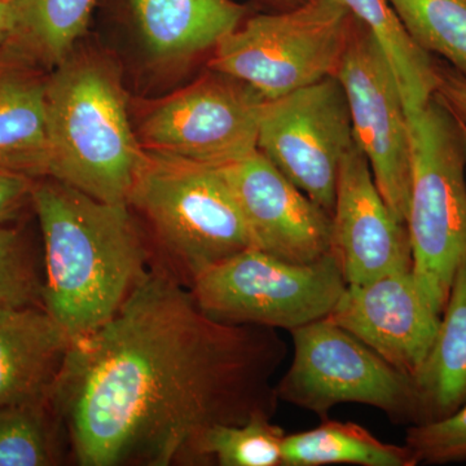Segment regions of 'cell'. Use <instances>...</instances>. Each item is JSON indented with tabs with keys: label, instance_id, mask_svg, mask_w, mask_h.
Instances as JSON below:
<instances>
[{
	"label": "cell",
	"instance_id": "1",
	"mask_svg": "<svg viewBox=\"0 0 466 466\" xmlns=\"http://www.w3.org/2000/svg\"><path fill=\"white\" fill-rule=\"evenodd\" d=\"M278 330L220 323L164 265L108 323L73 343L51 395L76 464L205 465L216 425L274 416Z\"/></svg>",
	"mask_w": 466,
	"mask_h": 466
},
{
	"label": "cell",
	"instance_id": "2",
	"mask_svg": "<svg viewBox=\"0 0 466 466\" xmlns=\"http://www.w3.org/2000/svg\"><path fill=\"white\" fill-rule=\"evenodd\" d=\"M32 202L45 242L43 308L76 343L99 330L147 275L149 254L130 207L50 179Z\"/></svg>",
	"mask_w": 466,
	"mask_h": 466
},
{
	"label": "cell",
	"instance_id": "3",
	"mask_svg": "<svg viewBox=\"0 0 466 466\" xmlns=\"http://www.w3.org/2000/svg\"><path fill=\"white\" fill-rule=\"evenodd\" d=\"M47 177L109 204L128 205L146 158L115 67L67 56L46 84Z\"/></svg>",
	"mask_w": 466,
	"mask_h": 466
},
{
	"label": "cell",
	"instance_id": "4",
	"mask_svg": "<svg viewBox=\"0 0 466 466\" xmlns=\"http://www.w3.org/2000/svg\"><path fill=\"white\" fill-rule=\"evenodd\" d=\"M410 144L407 229L420 289L441 315L466 265V144L458 118L437 96L406 109Z\"/></svg>",
	"mask_w": 466,
	"mask_h": 466
},
{
	"label": "cell",
	"instance_id": "5",
	"mask_svg": "<svg viewBox=\"0 0 466 466\" xmlns=\"http://www.w3.org/2000/svg\"><path fill=\"white\" fill-rule=\"evenodd\" d=\"M128 207L148 220L184 285L229 257L253 248L231 187L219 167L146 150Z\"/></svg>",
	"mask_w": 466,
	"mask_h": 466
},
{
	"label": "cell",
	"instance_id": "6",
	"mask_svg": "<svg viewBox=\"0 0 466 466\" xmlns=\"http://www.w3.org/2000/svg\"><path fill=\"white\" fill-rule=\"evenodd\" d=\"M355 17L342 0H306L226 34L208 67L276 100L336 76Z\"/></svg>",
	"mask_w": 466,
	"mask_h": 466
},
{
	"label": "cell",
	"instance_id": "7",
	"mask_svg": "<svg viewBox=\"0 0 466 466\" xmlns=\"http://www.w3.org/2000/svg\"><path fill=\"white\" fill-rule=\"evenodd\" d=\"M293 360L276 383L279 401L328 419L342 403L377 408L397 424L421 422L415 380L330 319L290 330Z\"/></svg>",
	"mask_w": 466,
	"mask_h": 466
},
{
	"label": "cell",
	"instance_id": "8",
	"mask_svg": "<svg viewBox=\"0 0 466 466\" xmlns=\"http://www.w3.org/2000/svg\"><path fill=\"white\" fill-rule=\"evenodd\" d=\"M346 285L333 253L291 263L249 248L202 272L189 290L198 308L220 323L290 332L327 318Z\"/></svg>",
	"mask_w": 466,
	"mask_h": 466
},
{
	"label": "cell",
	"instance_id": "9",
	"mask_svg": "<svg viewBox=\"0 0 466 466\" xmlns=\"http://www.w3.org/2000/svg\"><path fill=\"white\" fill-rule=\"evenodd\" d=\"M354 144L348 100L336 76L263 106L257 148L330 216L342 161Z\"/></svg>",
	"mask_w": 466,
	"mask_h": 466
},
{
	"label": "cell",
	"instance_id": "10",
	"mask_svg": "<svg viewBox=\"0 0 466 466\" xmlns=\"http://www.w3.org/2000/svg\"><path fill=\"white\" fill-rule=\"evenodd\" d=\"M265 97L233 76L214 72L149 110L139 127L143 148L225 167L257 148Z\"/></svg>",
	"mask_w": 466,
	"mask_h": 466
},
{
	"label": "cell",
	"instance_id": "11",
	"mask_svg": "<svg viewBox=\"0 0 466 466\" xmlns=\"http://www.w3.org/2000/svg\"><path fill=\"white\" fill-rule=\"evenodd\" d=\"M336 76L348 100L354 142L383 200L406 225L412 174L406 106L385 52L357 18Z\"/></svg>",
	"mask_w": 466,
	"mask_h": 466
},
{
	"label": "cell",
	"instance_id": "12",
	"mask_svg": "<svg viewBox=\"0 0 466 466\" xmlns=\"http://www.w3.org/2000/svg\"><path fill=\"white\" fill-rule=\"evenodd\" d=\"M256 249L291 263L332 253V216L284 177L260 150L219 167Z\"/></svg>",
	"mask_w": 466,
	"mask_h": 466
},
{
	"label": "cell",
	"instance_id": "13",
	"mask_svg": "<svg viewBox=\"0 0 466 466\" xmlns=\"http://www.w3.org/2000/svg\"><path fill=\"white\" fill-rule=\"evenodd\" d=\"M332 253L348 285L412 269L407 225L392 214L357 144L343 158L332 213Z\"/></svg>",
	"mask_w": 466,
	"mask_h": 466
},
{
	"label": "cell",
	"instance_id": "14",
	"mask_svg": "<svg viewBox=\"0 0 466 466\" xmlns=\"http://www.w3.org/2000/svg\"><path fill=\"white\" fill-rule=\"evenodd\" d=\"M327 318L410 377L421 367L441 321L412 269L346 285Z\"/></svg>",
	"mask_w": 466,
	"mask_h": 466
},
{
	"label": "cell",
	"instance_id": "15",
	"mask_svg": "<svg viewBox=\"0 0 466 466\" xmlns=\"http://www.w3.org/2000/svg\"><path fill=\"white\" fill-rule=\"evenodd\" d=\"M70 348L43 306L0 309V407L50 401Z\"/></svg>",
	"mask_w": 466,
	"mask_h": 466
},
{
	"label": "cell",
	"instance_id": "16",
	"mask_svg": "<svg viewBox=\"0 0 466 466\" xmlns=\"http://www.w3.org/2000/svg\"><path fill=\"white\" fill-rule=\"evenodd\" d=\"M131 5L147 47L164 60L216 47L248 12L233 0H131Z\"/></svg>",
	"mask_w": 466,
	"mask_h": 466
},
{
	"label": "cell",
	"instance_id": "17",
	"mask_svg": "<svg viewBox=\"0 0 466 466\" xmlns=\"http://www.w3.org/2000/svg\"><path fill=\"white\" fill-rule=\"evenodd\" d=\"M46 84L25 66H0V170L47 177Z\"/></svg>",
	"mask_w": 466,
	"mask_h": 466
},
{
	"label": "cell",
	"instance_id": "18",
	"mask_svg": "<svg viewBox=\"0 0 466 466\" xmlns=\"http://www.w3.org/2000/svg\"><path fill=\"white\" fill-rule=\"evenodd\" d=\"M413 380L420 424L444 419L466 404V265L456 274L434 341Z\"/></svg>",
	"mask_w": 466,
	"mask_h": 466
},
{
	"label": "cell",
	"instance_id": "19",
	"mask_svg": "<svg viewBox=\"0 0 466 466\" xmlns=\"http://www.w3.org/2000/svg\"><path fill=\"white\" fill-rule=\"evenodd\" d=\"M416 466L412 451L385 443L364 426L325 419L317 428L285 435L283 466Z\"/></svg>",
	"mask_w": 466,
	"mask_h": 466
},
{
	"label": "cell",
	"instance_id": "20",
	"mask_svg": "<svg viewBox=\"0 0 466 466\" xmlns=\"http://www.w3.org/2000/svg\"><path fill=\"white\" fill-rule=\"evenodd\" d=\"M95 0H12L7 41L26 60L56 67L84 34Z\"/></svg>",
	"mask_w": 466,
	"mask_h": 466
},
{
	"label": "cell",
	"instance_id": "21",
	"mask_svg": "<svg viewBox=\"0 0 466 466\" xmlns=\"http://www.w3.org/2000/svg\"><path fill=\"white\" fill-rule=\"evenodd\" d=\"M352 16L366 25L381 46L406 109L420 108L434 96L437 61L410 38L388 0H342Z\"/></svg>",
	"mask_w": 466,
	"mask_h": 466
},
{
	"label": "cell",
	"instance_id": "22",
	"mask_svg": "<svg viewBox=\"0 0 466 466\" xmlns=\"http://www.w3.org/2000/svg\"><path fill=\"white\" fill-rule=\"evenodd\" d=\"M410 38L466 78V0H388Z\"/></svg>",
	"mask_w": 466,
	"mask_h": 466
},
{
	"label": "cell",
	"instance_id": "23",
	"mask_svg": "<svg viewBox=\"0 0 466 466\" xmlns=\"http://www.w3.org/2000/svg\"><path fill=\"white\" fill-rule=\"evenodd\" d=\"M61 434L51 400L0 407V466L60 464Z\"/></svg>",
	"mask_w": 466,
	"mask_h": 466
},
{
	"label": "cell",
	"instance_id": "24",
	"mask_svg": "<svg viewBox=\"0 0 466 466\" xmlns=\"http://www.w3.org/2000/svg\"><path fill=\"white\" fill-rule=\"evenodd\" d=\"M283 429L271 416L257 415L245 424L216 425L201 443L205 465L283 466Z\"/></svg>",
	"mask_w": 466,
	"mask_h": 466
},
{
	"label": "cell",
	"instance_id": "25",
	"mask_svg": "<svg viewBox=\"0 0 466 466\" xmlns=\"http://www.w3.org/2000/svg\"><path fill=\"white\" fill-rule=\"evenodd\" d=\"M43 283L20 233L0 226V309L43 306Z\"/></svg>",
	"mask_w": 466,
	"mask_h": 466
},
{
	"label": "cell",
	"instance_id": "26",
	"mask_svg": "<svg viewBox=\"0 0 466 466\" xmlns=\"http://www.w3.org/2000/svg\"><path fill=\"white\" fill-rule=\"evenodd\" d=\"M406 446L419 464L466 461V404L444 419L410 425Z\"/></svg>",
	"mask_w": 466,
	"mask_h": 466
},
{
	"label": "cell",
	"instance_id": "27",
	"mask_svg": "<svg viewBox=\"0 0 466 466\" xmlns=\"http://www.w3.org/2000/svg\"><path fill=\"white\" fill-rule=\"evenodd\" d=\"M33 177L0 170V226L15 219L27 201H32Z\"/></svg>",
	"mask_w": 466,
	"mask_h": 466
},
{
	"label": "cell",
	"instance_id": "28",
	"mask_svg": "<svg viewBox=\"0 0 466 466\" xmlns=\"http://www.w3.org/2000/svg\"><path fill=\"white\" fill-rule=\"evenodd\" d=\"M434 95L452 112L453 116L466 124V78L464 76L456 72L452 66L437 63V88Z\"/></svg>",
	"mask_w": 466,
	"mask_h": 466
},
{
	"label": "cell",
	"instance_id": "29",
	"mask_svg": "<svg viewBox=\"0 0 466 466\" xmlns=\"http://www.w3.org/2000/svg\"><path fill=\"white\" fill-rule=\"evenodd\" d=\"M12 26V0H0V43L7 41Z\"/></svg>",
	"mask_w": 466,
	"mask_h": 466
},
{
	"label": "cell",
	"instance_id": "30",
	"mask_svg": "<svg viewBox=\"0 0 466 466\" xmlns=\"http://www.w3.org/2000/svg\"><path fill=\"white\" fill-rule=\"evenodd\" d=\"M259 2L265 3L276 9V11H285V9H290L297 7V5H302L306 0H259Z\"/></svg>",
	"mask_w": 466,
	"mask_h": 466
},
{
	"label": "cell",
	"instance_id": "31",
	"mask_svg": "<svg viewBox=\"0 0 466 466\" xmlns=\"http://www.w3.org/2000/svg\"><path fill=\"white\" fill-rule=\"evenodd\" d=\"M456 118H458V116H456ZM458 121L460 124V127H461L462 135H464V140H465V144H466V124H464V122H462V121H460L459 118H458Z\"/></svg>",
	"mask_w": 466,
	"mask_h": 466
}]
</instances>
